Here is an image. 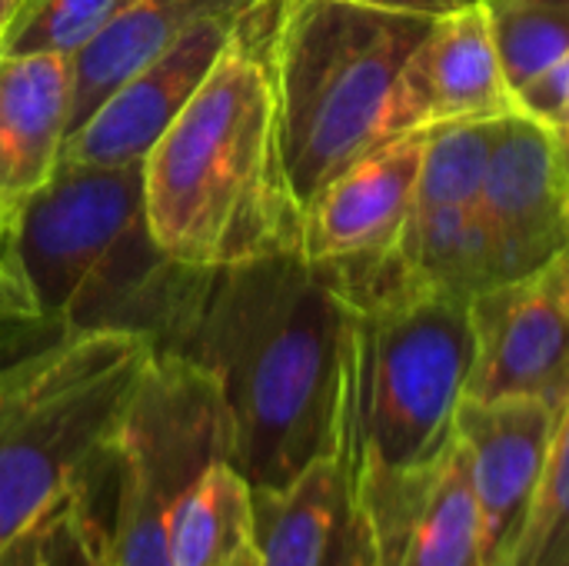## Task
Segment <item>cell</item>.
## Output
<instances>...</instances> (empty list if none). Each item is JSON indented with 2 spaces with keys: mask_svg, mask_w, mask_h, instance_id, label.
Masks as SVG:
<instances>
[{
  "mask_svg": "<svg viewBox=\"0 0 569 566\" xmlns=\"http://www.w3.org/2000/svg\"><path fill=\"white\" fill-rule=\"evenodd\" d=\"M357 307L300 247L207 270L167 350L200 367L227 414V457L253 490L343 450Z\"/></svg>",
  "mask_w": 569,
  "mask_h": 566,
  "instance_id": "obj_1",
  "label": "cell"
},
{
  "mask_svg": "<svg viewBox=\"0 0 569 566\" xmlns=\"http://www.w3.org/2000/svg\"><path fill=\"white\" fill-rule=\"evenodd\" d=\"M283 0L243 13L207 80L140 163L157 247L197 270L300 247L303 210L290 190L270 43Z\"/></svg>",
  "mask_w": 569,
  "mask_h": 566,
  "instance_id": "obj_2",
  "label": "cell"
},
{
  "mask_svg": "<svg viewBox=\"0 0 569 566\" xmlns=\"http://www.w3.org/2000/svg\"><path fill=\"white\" fill-rule=\"evenodd\" d=\"M203 274L157 247L140 167H57L0 220V307L20 324L140 334L167 354Z\"/></svg>",
  "mask_w": 569,
  "mask_h": 566,
  "instance_id": "obj_3",
  "label": "cell"
},
{
  "mask_svg": "<svg viewBox=\"0 0 569 566\" xmlns=\"http://www.w3.org/2000/svg\"><path fill=\"white\" fill-rule=\"evenodd\" d=\"M153 344L123 330L0 327V547L60 500L107 487Z\"/></svg>",
  "mask_w": 569,
  "mask_h": 566,
  "instance_id": "obj_4",
  "label": "cell"
},
{
  "mask_svg": "<svg viewBox=\"0 0 569 566\" xmlns=\"http://www.w3.org/2000/svg\"><path fill=\"white\" fill-rule=\"evenodd\" d=\"M327 267L357 307L343 444L353 470L397 474L437 460L457 440L477 364L470 300L420 284L397 250Z\"/></svg>",
  "mask_w": 569,
  "mask_h": 566,
  "instance_id": "obj_5",
  "label": "cell"
},
{
  "mask_svg": "<svg viewBox=\"0 0 569 566\" xmlns=\"http://www.w3.org/2000/svg\"><path fill=\"white\" fill-rule=\"evenodd\" d=\"M433 20L353 0H283L270 63L283 170L300 210L387 140L397 77Z\"/></svg>",
  "mask_w": 569,
  "mask_h": 566,
  "instance_id": "obj_6",
  "label": "cell"
},
{
  "mask_svg": "<svg viewBox=\"0 0 569 566\" xmlns=\"http://www.w3.org/2000/svg\"><path fill=\"white\" fill-rule=\"evenodd\" d=\"M220 454H227V414L213 380L173 354H153L113 454L107 514L113 566H173L170 504Z\"/></svg>",
  "mask_w": 569,
  "mask_h": 566,
  "instance_id": "obj_7",
  "label": "cell"
},
{
  "mask_svg": "<svg viewBox=\"0 0 569 566\" xmlns=\"http://www.w3.org/2000/svg\"><path fill=\"white\" fill-rule=\"evenodd\" d=\"M477 330L473 400H569V247L543 267L470 300Z\"/></svg>",
  "mask_w": 569,
  "mask_h": 566,
  "instance_id": "obj_8",
  "label": "cell"
},
{
  "mask_svg": "<svg viewBox=\"0 0 569 566\" xmlns=\"http://www.w3.org/2000/svg\"><path fill=\"white\" fill-rule=\"evenodd\" d=\"M247 10H217L203 17L177 43L130 73L63 140L57 167H140L160 133L207 80Z\"/></svg>",
  "mask_w": 569,
  "mask_h": 566,
  "instance_id": "obj_9",
  "label": "cell"
},
{
  "mask_svg": "<svg viewBox=\"0 0 569 566\" xmlns=\"http://www.w3.org/2000/svg\"><path fill=\"white\" fill-rule=\"evenodd\" d=\"M560 410L523 400L467 397L457 417V444L467 457L480 514L483 564L510 566L537 504Z\"/></svg>",
  "mask_w": 569,
  "mask_h": 566,
  "instance_id": "obj_10",
  "label": "cell"
},
{
  "mask_svg": "<svg viewBox=\"0 0 569 566\" xmlns=\"http://www.w3.org/2000/svg\"><path fill=\"white\" fill-rule=\"evenodd\" d=\"M480 214L497 247L500 284L569 247V153L557 130L513 110L500 120Z\"/></svg>",
  "mask_w": 569,
  "mask_h": 566,
  "instance_id": "obj_11",
  "label": "cell"
},
{
  "mask_svg": "<svg viewBox=\"0 0 569 566\" xmlns=\"http://www.w3.org/2000/svg\"><path fill=\"white\" fill-rule=\"evenodd\" d=\"M377 566H487L470 470L453 440L437 460L397 474H357Z\"/></svg>",
  "mask_w": 569,
  "mask_h": 566,
  "instance_id": "obj_12",
  "label": "cell"
},
{
  "mask_svg": "<svg viewBox=\"0 0 569 566\" xmlns=\"http://www.w3.org/2000/svg\"><path fill=\"white\" fill-rule=\"evenodd\" d=\"M427 130L400 133L337 173L300 220V254L313 264H360L400 247L417 203Z\"/></svg>",
  "mask_w": 569,
  "mask_h": 566,
  "instance_id": "obj_13",
  "label": "cell"
},
{
  "mask_svg": "<svg viewBox=\"0 0 569 566\" xmlns=\"http://www.w3.org/2000/svg\"><path fill=\"white\" fill-rule=\"evenodd\" d=\"M513 110L517 97L503 77L487 13L477 0L437 17L407 57L387 110V140Z\"/></svg>",
  "mask_w": 569,
  "mask_h": 566,
  "instance_id": "obj_14",
  "label": "cell"
},
{
  "mask_svg": "<svg viewBox=\"0 0 569 566\" xmlns=\"http://www.w3.org/2000/svg\"><path fill=\"white\" fill-rule=\"evenodd\" d=\"M253 566H377L347 450L320 457L283 487L253 490Z\"/></svg>",
  "mask_w": 569,
  "mask_h": 566,
  "instance_id": "obj_15",
  "label": "cell"
},
{
  "mask_svg": "<svg viewBox=\"0 0 569 566\" xmlns=\"http://www.w3.org/2000/svg\"><path fill=\"white\" fill-rule=\"evenodd\" d=\"M73 60L0 53V220L57 170L70 123Z\"/></svg>",
  "mask_w": 569,
  "mask_h": 566,
  "instance_id": "obj_16",
  "label": "cell"
},
{
  "mask_svg": "<svg viewBox=\"0 0 569 566\" xmlns=\"http://www.w3.org/2000/svg\"><path fill=\"white\" fill-rule=\"evenodd\" d=\"M260 0H123L103 30L73 57L67 137L143 63L177 43L217 10H247Z\"/></svg>",
  "mask_w": 569,
  "mask_h": 566,
  "instance_id": "obj_17",
  "label": "cell"
},
{
  "mask_svg": "<svg viewBox=\"0 0 569 566\" xmlns=\"http://www.w3.org/2000/svg\"><path fill=\"white\" fill-rule=\"evenodd\" d=\"M167 544L173 566H253V487L227 454L180 487Z\"/></svg>",
  "mask_w": 569,
  "mask_h": 566,
  "instance_id": "obj_18",
  "label": "cell"
},
{
  "mask_svg": "<svg viewBox=\"0 0 569 566\" xmlns=\"http://www.w3.org/2000/svg\"><path fill=\"white\" fill-rule=\"evenodd\" d=\"M397 254L420 284L467 300L500 284L497 247L480 203H413Z\"/></svg>",
  "mask_w": 569,
  "mask_h": 566,
  "instance_id": "obj_19",
  "label": "cell"
},
{
  "mask_svg": "<svg viewBox=\"0 0 569 566\" xmlns=\"http://www.w3.org/2000/svg\"><path fill=\"white\" fill-rule=\"evenodd\" d=\"M480 7L513 97L569 53V0H480Z\"/></svg>",
  "mask_w": 569,
  "mask_h": 566,
  "instance_id": "obj_20",
  "label": "cell"
},
{
  "mask_svg": "<svg viewBox=\"0 0 569 566\" xmlns=\"http://www.w3.org/2000/svg\"><path fill=\"white\" fill-rule=\"evenodd\" d=\"M503 117L430 127L417 180V203H480Z\"/></svg>",
  "mask_w": 569,
  "mask_h": 566,
  "instance_id": "obj_21",
  "label": "cell"
},
{
  "mask_svg": "<svg viewBox=\"0 0 569 566\" xmlns=\"http://www.w3.org/2000/svg\"><path fill=\"white\" fill-rule=\"evenodd\" d=\"M123 0H23L0 37V53L77 57L113 17Z\"/></svg>",
  "mask_w": 569,
  "mask_h": 566,
  "instance_id": "obj_22",
  "label": "cell"
},
{
  "mask_svg": "<svg viewBox=\"0 0 569 566\" xmlns=\"http://www.w3.org/2000/svg\"><path fill=\"white\" fill-rule=\"evenodd\" d=\"M510 566H569V400L560 410L547 474Z\"/></svg>",
  "mask_w": 569,
  "mask_h": 566,
  "instance_id": "obj_23",
  "label": "cell"
},
{
  "mask_svg": "<svg viewBox=\"0 0 569 566\" xmlns=\"http://www.w3.org/2000/svg\"><path fill=\"white\" fill-rule=\"evenodd\" d=\"M107 487H83L60 500L40 524L33 566H113L110 524L100 510Z\"/></svg>",
  "mask_w": 569,
  "mask_h": 566,
  "instance_id": "obj_24",
  "label": "cell"
},
{
  "mask_svg": "<svg viewBox=\"0 0 569 566\" xmlns=\"http://www.w3.org/2000/svg\"><path fill=\"white\" fill-rule=\"evenodd\" d=\"M517 110L560 130L569 123V53L517 90Z\"/></svg>",
  "mask_w": 569,
  "mask_h": 566,
  "instance_id": "obj_25",
  "label": "cell"
},
{
  "mask_svg": "<svg viewBox=\"0 0 569 566\" xmlns=\"http://www.w3.org/2000/svg\"><path fill=\"white\" fill-rule=\"evenodd\" d=\"M353 3H370V7H387V10H410V13H430L443 17L450 10H460L477 0H353Z\"/></svg>",
  "mask_w": 569,
  "mask_h": 566,
  "instance_id": "obj_26",
  "label": "cell"
},
{
  "mask_svg": "<svg viewBox=\"0 0 569 566\" xmlns=\"http://www.w3.org/2000/svg\"><path fill=\"white\" fill-rule=\"evenodd\" d=\"M40 524H43V520H40ZM40 524H37L33 530H27L23 537L10 540L7 547H0V566H33V564H37Z\"/></svg>",
  "mask_w": 569,
  "mask_h": 566,
  "instance_id": "obj_27",
  "label": "cell"
},
{
  "mask_svg": "<svg viewBox=\"0 0 569 566\" xmlns=\"http://www.w3.org/2000/svg\"><path fill=\"white\" fill-rule=\"evenodd\" d=\"M23 0H0V37L7 33V27L13 23V17L20 13Z\"/></svg>",
  "mask_w": 569,
  "mask_h": 566,
  "instance_id": "obj_28",
  "label": "cell"
},
{
  "mask_svg": "<svg viewBox=\"0 0 569 566\" xmlns=\"http://www.w3.org/2000/svg\"><path fill=\"white\" fill-rule=\"evenodd\" d=\"M557 137H560V143L567 147V153H569V123H567V127H560V130H557Z\"/></svg>",
  "mask_w": 569,
  "mask_h": 566,
  "instance_id": "obj_29",
  "label": "cell"
}]
</instances>
